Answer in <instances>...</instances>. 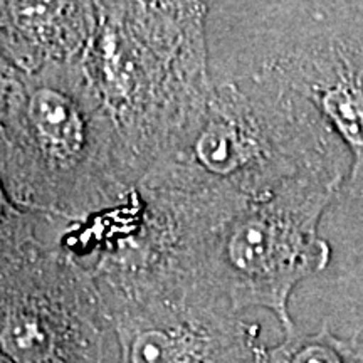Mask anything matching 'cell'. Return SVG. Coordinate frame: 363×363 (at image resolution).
I'll use <instances>...</instances> for the list:
<instances>
[{
  "instance_id": "277c9868",
  "label": "cell",
  "mask_w": 363,
  "mask_h": 363,
  "mask_svg": "<svg viewBox=\"0 0 363 363\" xmlns=\"http://www.w3.org/2000/svg\"><path fill=\"white\" fill-rule=\"evenodd\" d=\"M343 143L296 91L264 69L214 78L201 128L142 187L212 190L261 199L294 180L348 177Z\"/></svg>"
},
{
  "instance_id": "30bf717a",
  "label": "cell",
  "mask_w": 363,
  "mask_h": 363,
  "mask_svg": "<svg viewBox=\"0 0 363 363\" xmlns=\"http://www.w3.org/2000/svg\"><path fill=\"white\" fill-rule=\"evenodd\" d=\"M40 222L48 219L12 201L0 174V271L19 264L43 246L45 240L38 234Z\"/></svg>"
},
{
  "instance_id": "ba28073f",
  "label": "cell",
  "mask_w": 363,
  "mask_h": 363,
  "mask_svg": "<svg viewBox=\"0 0 363 363\" xmlns=\"http://www.w3.org/2000/svg\"><path fill=\"white\" fill-rule=\"evenodd\" d=\"M96 26V2H0V49L16 71L83 65Z\"/></svg>"
},
{
  "instance_id": "8fae6325",
  "label": "cell",
  "mask_w": 363,
  "mask_h": 363,
  "mask_svg": "<svg viewBox=\"0 0 363 363\" xmlns=\"http://www.w3.org/2000/svg\"><path fill=\"white\" fill-rule=\"evenodd\" d=\"M13 72H16V69H13L11 62L7 61V57L4 56L2 49H0V123H2L4 106H6V98H7L9 86H11Z\"/></svg>"
},
{
  "instance_id": "8992f818",
  "label": "cell",
  "mask_w": 363,
  "mask_h": 363,
  "mask_svg": "<svg viewBox=\"0 0 363 363\" xmlns=\"http://www.w3.org/2000/svg\"><path fill=\"white\" fill-rule=\"evenodd\" d=\"M110 338L93 272L56 239L0 271V363H106Z\"/></svg>"
},
{
  "instance_id": "6da1fadb",
  "label": "cell",
  "mask_w": 363,
  "mask_h": 363,
  "mask_svg": "<svg viewBox=\"0 0 363 363\" xmlns=\"http://www.w3.org/2000/svg\"><path fill=\"white\" fill-rule=\"evenodd\" d=\"M343 182L310 177L261 199L140 185L142 266L187 279L239 315L269 310L291 333L293 291L330 262L331 247L318 229Z\"/></svg>"
},
{
  "instance_id": "7a4b0ae2",
  "label": "cell",
  "mask_w": 363,
  "mask_h": 363,
  "mask_svg": "<svg viewBox=\"0 0 363 363\" xmlns=\"http://www.w3.org/2000/svg\"><path fill=\"white\" fill-rule=\"evenodd\" d=\"M212 2H96L83 67L140 184L201 128L214 94Z\"/></svg>"
},
{
  "instance_id": "3957f363",
  "label": "cell",
  "mask_w": 363,
  "mask_h": 363,
  "mask_svg": "<svg viewBox=\"0 0 363 363\" xmlns=\"http://www.w3.org/2000/svg\"><path fill=\"white\" fill-rule=\"evenodd\" d=\"M0 174L13 202L57 224L116 207L138 187L83 65L13 72Z\"/></svg>"
},
{
  "instance_id": "5b68a950",
  "label": "cell",
  "mask_w": 363,
  "mask_h": 363,
  "mask_svg": "<svg viewBox=\"0 0 363 363\" xmlns=\"http://www.w3.org/2000/svg\"><path fill=\"white\" fill-rule=\"evenodd\" d=\"M110 323L106 363H262L259 325L155 267L91 271Z\"/></svg>"
},
{
  "instance_id": "9c48e42d",
  "label": "cell",
  "mask_w": 363,
  "mask_h": 363,
  "mask_svg": "<svg viewBox=\"0 0 363 363\" xmlns=\"http://www.w3.org/2000/svg\"><path fill=\"white\" fill-rule=\"evenodd\" d=\"M262 363H363V337L342 338L326 323L313 333L296 328L279 345L266 348Z\"/></svg>"
},
{
  "instance_id": "52a82bcc",
  "label": "cell",
  "mask_w": 363,
  "mask_h": 363,
  "mask_svg": "<svg viewBox=\"0 0 363 363\" xmlns=\"http://www.w3.org/2000/svg\"><path fill=\"white\" fill-rule=\"evenodd\" d=\"M254 67L308 99L350 158L347 190L363 202V43L343 38L284 40Z\"/></svg>"
}]
</instances>
